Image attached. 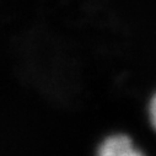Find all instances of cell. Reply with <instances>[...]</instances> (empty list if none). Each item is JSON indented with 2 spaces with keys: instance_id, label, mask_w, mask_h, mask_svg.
I'll use <instances>...</instances> for the list:
<instances>
[{
  "instance_id": "7a4b0ae2",
  "label": "cell",
  "mask_w": 156,
  "mask_h": 156,
  "mask_svg": "<svg viewBox=\"0 0 156 156\" xmlns=\"http://www.w3.org/2000/svg\"><path fill=\"white\" fill-rule=\"evenodd\" d=\"M147 115H149V122L152 127V129L156 132V92L151 96L147 105Z\"/></svg>"
},
{
  "instance_id": "6da1fadb",
  "label": "cell",
  "mask_w": 156,
  "mask_h": 156,
  "mask_svg": "<svg viewBox=\"0 0 156 156\" xmlns=\"http://www.w3.org/2000/svg\"><path fill=\"white\" fill-rule=\"evenodd\" d=\"M95 156H145V154L138 149L129 135L115 133L102 139Z\"/></svg>"
}]
</instances>
